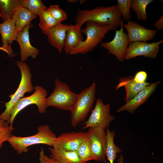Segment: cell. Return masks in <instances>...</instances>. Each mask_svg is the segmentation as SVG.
Here are the masks:
<instances>
[{"instance_id": "8", "label": "cell", "mask_w": 163, "mask_h": 163, "mask_svg": "<svg viewBox=\"0 0 163 163\" xmlns=\"http://www.w3.org/2000/svg\"><path fill=\"white\" fill-rule=\"evenodd\" d=\"M111 108L109 103L105 104L100 98H98L93 110L89 118L83 124L82 129L89 128H101L105 129L115 118L110 113Z\"/></svg>"}, {"instance_id": "10", "label": "cell", "mask_w": 163, "mask_h": 163, "mask_svg": "<svg viewBox=\"0 0 163 163\" xmlns=\"http://www.w3.org/2000/svg\"><path fill=\"white\" fill-rule=\"evenodd\" d=\"M123 21L120 30L117 29L113 39L110 41L101 43V46L108 50L109 54L114 55L120 62H123L126 51L130 43L127 33L124 31Z\"/></svg>"}, {"instance_id": "21", "label": "cell", "mask_w": 163, "mask_h": 163, "mask_svg": "<svg viewBox=\"0 0 163 163\" xmlns=\"http://www.w3.org/2000/svg\"><path fill=\"white\" fill-rule=\"evenodd\" d=\"M81 26L78 24L72 25L68 30L65 38L64 50L66 54L83 41L82 34Z\"/></svg>"}, {"instance_id": "36", "label": "cell", "mask_w": 163, "mask_h": 163, "mask_svg": "<svg viewBox=\"0 0 163 163\" xmlns=\"http://www.w3.org/2000/svg\"><path fill=\"white\" fill-rule=\"evenodd\" d=\"M80 4H82L83 3H84V2L86 1V0H79Z\"/></svg>"}, {"instance_id": "29", "label": "cell", "mask_w": 163, "mask_h": 163, "mask_svg": "<svg viewBox=\"0 0 163 163\" xmlns=\"http://www.w3.org/2000/svg\"><path fill=\"white\" fill-rule=\"evenodd\" d=\"M131 0H117V5L122 19L129 21L131 17L130 6Z\"/></svg>"}, {"instance_id": "2", "label": "cell", "mask_w": 163, "mask_h": 163, "mask_svg": "<svg viewBox=\"0 0 163 163\" xmlns=\"http://www.w3.org/2000/svg\"><path fill=\"white\" fill-rule=\"evenodd\" d=\"M37 133L33 136L20 137L12 135L8 142L18 154L27 152L28 147L37 144H44L52 147L57 136L47 125H42L37 128Z\"/></svg>"}, {"instance_id": "27", "label": "cell", "mask_w": 163, "mask_h": 163, "mask_svg": "<svg viewBox=\"0 0 163 163\" xmlns=\"http://www.w3.org/2000/svg\"><path fill=\"white\" fill-rule=\"evenodd\" d=\"M22 4L37 15L47 8L40 0H22Z\"/></svg>"}, {"instance_id": "32", "label": "cell", "mask_w": 163, "mask_h": 163, "mask_svg": "<svg viewBox=\"0 0 163 163\" xmlns=\"http://www.w3.org/2000/svg\"><path fill=\"white\" fill-rule=\"evenodd\" d=\"M147 78V74L145 71H141L137 72L133 77L134 81L139 83L146 82Z\"/></svg>"}, {"instance_id": "13", "label": "cell", "mask_w": 163, "mask_h": 163, "mask_svg": "<svg viewBox=\"0 0 163 163\" xmlns=\"http://www.w3.org/2000/svg\"><path fill=\"white\" fill-rule=\"evenodd\" d=\"M123 28L127 31L130 43L135 42H146L152 40L158 31L149 29L137 22L129 21L123 24Z\"/></svg>"}, {"instance_id": "20", "label": "cell", "mask_w": 163, "mask_h": 163, "mask_svg": "<svg viewBox=\"0 0 163 163\" xmlns=\"http://www.w3.org/2000/svg\"><path fill=\"white\" fill-rule=\"evenodd\" d=\"M37 17V15L22 6L18 8L12 18L14 22L17 34L30 24L31 21Z\"/></svg>"}, {"instance_id": "26", "label": "cell", "mask_w": 163, "mask_h": 163, "mask_svg": "<svg viewBox=\"0 0 163 163\" xmlns=\"http://www.w3.org/2000/svg\"><path fill=\"white\" fill-rule=\"evenodd\" d=\"M76 151L82 160L86 163L89 161L94 160L88 136L82 141Z\"/></svg>"}, {"instance_id": "23", "label": "cell", "mask_w": 163, "mask_h": 163, "mask_svg": "<svg viewBox=\"0 0 163 163\" xmlns=\"http://www.w3.org/2000/svg\"><path fill=\"white\" fill-rule=\"evenodd\" d=\"M107 133V144L106 148V158L110 163H113L114 160L117 157V154L121 153V150L114 144V137L116 133L112 130L111 131L108 127L106 128Z\"/></svg>"}, {"instance_id": "25", "label": "cell", "mask_w": 163, "mask_h": 163, "mask_svg": "<svg viewBox=\"0 0 163 163\" xmlns=\"http://www.w3.org/2000/svg\"><path fill=\"white\" fill-rule=\"evenodd\" d=\"M38 16L40 19L38 26L43 34L59 23L46 10Z\"/></svg>"}, {"instance_id": "11", "label": "cell", "mask_w": 163, "mask_h": 163, "mask_svg": "<svg viewBox=\"0 0 163 163\" xmlns=\"http://www.w3.org/2000/svg\"><path fill=\"white\" fill-rule=\"evenodd\" d=\"M163 41L162 40L151 43L142 41L131 42L126 51L125 59L129 60L139 56L154 59L159 52L160 45Z\"/></svg>"}, {"instance_id": "22", "label": "cell", "mask_w": 163, "mask_h": 163, "mask_svg": "<svg viewBox=\"0 0 163 163\" xmlns=\"http://www.w3.org/2000/svg\"><path fill=\"white\" fill-rule=\"evenodd\" d=\"M22 6V0H0V10L3 21L11 19L16 10Z\"/></svg>"}, {"instance_id": "16", "label": "cell", "mask_w": 163, "mask_h": 163, "mask_svg": "<svg viewBox=\"0 0 163 163\" xmlns=\"http://www.w3.org/2000/svg\"><path fill=\"white\" fill-rule=\"evenodd\" d=\"M33 27L31 24L26 27L17 34L16 40L20 47L21 61L23 62L26 61L30 56L35 59L39 53V50L33 46L30 41L29 30L30 28Z\"/></svg>"}, {"instance_id": "17", "label": "cell", "mask_w": 163, "mask_h": 163, "mask_svg": "<svg viewBox=\"0 0 163 163\" xmlns=\"http://www.w3.org/2000/svg\"><path fill=\"white\" fill-rule=\"evenodd\" d=\"M72 24L59 23L44 33L47 36L48 41L61 53L64 48L66 34Z\"/></svg>"}, {"instance_id": "14", "label": "cell", "mask_w": 163, "mask_h": 163, "mask_svg": "<svg viewBox=\"0 0 163 163\" xmlns=\"http://www.w3.org/2000/svg\"><path fill=\"white\" fill-rule=\"evenodd\" d=\"M161 82L160 81H158L145 87L133 98L118 108L117 112L127 111L133 113L137 108L147 101Z\"/></svg>"}, {"instance_id": "30", "label": "cell", "mask_w": 163, "mask_h": 163, "mask_svg": "<svg viewBox=\"0 0 163 163\" xmlns=\"http://www.w3.org/2000/svg\"><path fill=\"white\" fill-rule=\"evenodd\" d=\"M59 23L67 19V15L65 11L57 5H50L46 10Z\"/></svg>"}, {"instance_id": "9", "label": "cell", "mask_w": 163, "mask_h": 163, "mask_svg": "<svg viewBox=\"0 0 163 163\" xmlns=\"http://www.w3.org/2000/svg\"><path fill=\"white\" fill-rule=\"evenodd\" d=\"M105 129L89 128L88 138L92 154L94 160L106 163V148L107 133Z\"/></svg>"}, {"instance_id": "1", "label": "cell", "mask_w": 163, "mask_h": 163, "mask_svg": "<svg viewBox=\"0 0 163 163\" xmlns=\"http://www.w3.org/2000/svg\"><path fill=\"white\" fill-rule=\"evenodd\" d=\"M76 24L81 27L88 21L100 25H108L111 31L116 30L123 21L117 4L109 6H100L91 10L78 9L75 19Z\"/></svg>"}, {"instance_id": "33", "label": "cell", "mask_w": 163, "mask_h": 163, "mask_svg": "<svg viewBox=\"0 0 163 163\" xmlns=\"http://www.w3.org/2000/svg\"><path fill=\"white\" fill-rule=\"evenodd\" d=\"M154 27L157 30H162L163 28V16L162 15L154 24Z\"/></svg>"}, {"instance_id": "6", "label": "cell", "mask_w": 163, "mask_h": 163, "mask_svg": "<svg viewBox=\"0 0 163 163\" xmlns=\"http://www.w3.org/2000/svg\"><path fill=\"white\" fill-rule=\"evenodd\" d=\"M96 93V84L93 82L89 87L85 88L78 94V99L70 111L71 124L72 126H76L85 119L93 107Z\"/></svg>"}, {"instance_id": "38", "label": "cell", "mask_w": 163, "mask_h": 163, "mask_svg": "<svg viewBox=\"0 0 163 163\" xmlns=\"http://www.w3.org/2000/svg\"><path fill=\"white\" fill-rule=\"evenodd\" d=\"M1 16H2V14H1V11L0 10V18H1Z\"/></svg>"}, {"instance_id": "35", "label": "cell", "mask_w": 163, "mask_h": 163, "mask_svg": "<svg viewBox=\"0 0 163 163\" xmlns=\"http://www.w3.org/2000/svg\"><path fill=\"white\" fill-rule=\"evenodd\" d=\"M78 1V0H67V2H69L70 3H74L75 2H76Z\"/></svg>"}, {"instance_id": "15", "label": "cell", "mask_w": 163, "mask_h": 163, "mask_svg": "<svg viewBox=\"0 0 163 163\" xmlns=\"http://www.w3.org/2000/svg\"><path fill=\"white\" fill-rule=\"evenodd\" d=\"M0 33L2 47L9 57H13L15 54L13 53L11 45L14 41L16 40L17 34L14 22L12 19L0 23Z\"/></svg>"}, {"instance_id": "3", "label": "cell", "mask_w": 163, "mask_h": 163, "mask_svg": "<svg viewBox=\"0 0 163 163\" xmlns=\"http://www.w3.org/2000/svg\"><path fill=\"white\" fill-rule=\"evenodd\" d=\"M86 26L81 29L82 33L86 35V39L72 48L69 55L86 54L93 51L105 37L110 28L108 25H103L88 21Z\"/></svg>"}, {"instance_id": "24", "label": "cell", "mask_w": 163, "mask_h": 163, "mask_svg": "<svg viewBox=\"0 0 163 163\" xmlns=\"http://www.w3.org/2000/svg\"><path fill=\"white\" fill-rule=\"evenodd\" d=\"M153 1V0H131L130 8L136 12L139 21H145L147 19L146 8Z\"/></svg>"}, {"instance_id": "31", "label": "cell", "mask_w": 163, "mask_h": 163, "mask_svg": "<svg viewBox=\"0 0 163 163\" xmlns=\"http://www.w3.org/2000/svg\"><path fill=\"white\" fill-rule=\"evenodd\" d=\"M39 163H58L56 160L45 154L43 148L40 152Z\"/></svg>"}, {"instance_id": "18", "label": "cell", "mask_w": 163, "mask_h": 163, "mask_svg": "<svg viewBox=\"0 0 163 163\" xmlns=\"http://www.w3.org/2000/svg\"><path fill=\"white\" fill-rule=\"evenodd\" d=\"M119 81V83L116 87V90L122 87H124L126 93L125 98L126 102L133 98L145 87L151 84L146 82L142 83H137L134 81L133 77L132 76L121 78Z\"/></svg>"}, {"instance_id": "34", "label": "cell", "mask_w": 163, "mask_h": 163, "mask_svg": "<svg viewBox=\"0 0 163 163\" xmlns=\"http://www.w3.org/2000/svg\"><path fill=\"white\" fill-rule=\"evenodd\" d=\"M123 159V156L121 154L118 160V163H124Z\"/></svg>"}, {"instance_id": "19", "label": "cell", "mask_w": 163, "mask_h": 163, "mask_svg": "<svg viewBox=\"0 0 163 163\" xmlns=\"http://www.w3.org/2000/svg\"><path fill=\"white\" fill-rule=\"evenodd\" d=\"M48 149L51 152L50 157L58 163H86L80 158L76 151H70L52 147Z\"/></svg>"}, {"instance_id": "37", "label": "cell", "mask_w": 163, "mask_h": 163, "mask_svg": "<svg viewBox=\"0 0 163 163\" xmlns=\"http://www.w3.org/2000/svg\"><path fill=\"white\" fill-rule=\"evenodd\" d=\"M0 50H2L5 52L4 49L2 48V46L0 47Z\"/></svg>"}, {"instance_id": "5", "label": "cell", "mask_w": 163, "mask_h": 163, "mask_svg": "<svg viewBox=\"0 0 163 163\" xmlns=\"http://www.w3.org/2000/svg\"><path fill=\"white\" fill-rule=\"evenodd\" d=\"M53 92L46 100L47 107H53L66 111L72 110L78 97V94L73 91L66 83L56 78Z\"/></svg>"}, {"instance_id": "12", "label": "cell", "mask_w": 163, "mask_h": 163, "mask_svg": "<svg viewBox=\"0 0 163 163\" xmlns=\"http://www.w3.org/2000/svg\"><path fill=\"white\" fill-rule=\"evenodd\" d=\"M88 136L87 132L64 133L57 137L53 147L76 151L82 141Z\"/></svg>"}, {"instance_id": "7", "label": "cell", "mask_w": 163, "mask_h": 163, "mask_svg": "<svg viewBox=\"0 0 163 163\" xmlns=\"http://www.w3.org/2000/svg\"><path fill=\"white\" fill-rule=\"evenodd\" d=\"M35 91L31 95L21 98L15 105L8 122L11 130L14 129L13 126L14 120L17 114L27 106L31 104H35L38 107V111L41 113L46 112L47 107L46 104L47 95L46 90L40 86H36L34 87Z\"/></svg>"}, {"instance_id": "4", "label": "cell", "mask_w": 163, "mask_h": 163, "mask_svg": "<svg viewBox=\"0 0 163 163\" xmlns=\"http://www.w3.org/2000/svg\"><path fill=\"white\" fill-rule=\"evenodd\" d=\"M17 65L20 71L21 79L18 88L15 93L8 96L10 100L5 104V109L0 114V118L8 122L13 109L17 102L26 92L30 93L34 90L31 82V70L28 65L21 61L17 62Z\"/></svg>"}, {"instance_id": "28", "label": "cell", "mask_w": 163, "mask_h": 163, "mask_svg": "<svg viewBox=\"0 0 163 163\" xmlns=\"http://www.w3.org/2000/svg\"><path fill=\"white\" fill-rule=\"evenodd\" d=\"M12 131L8 122L0 118V149L2 148L4 142L8 141L12 135Z\"/></svg>"}]
</instances>
